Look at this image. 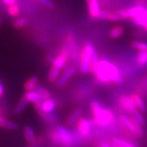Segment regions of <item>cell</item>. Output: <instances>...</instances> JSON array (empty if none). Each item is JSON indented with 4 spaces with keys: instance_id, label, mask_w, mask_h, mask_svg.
<instances>
[{
    "instance_id": "6da1fadb",
    "label": "cell",
    "mask_w": 147,
    "mask_h": 147,
    "mask_svg": "<svg viewBox=\"0 0 147 147\" xmlns=\"http://www.w3.org/2000/svg\"><path fill=\"white\" fill-rule=\"evenodd\" d=\"M90 72L103 84H121L123 82V77L117 67L105 60L99 61L96 64H90Z\"/></svg>"
},
{
    "instance_id": "7a4b0ae2",
    "label": "cell",
    "mask_w": 147,
    "mask_h": 147,
    "mask_svg": "<svg viewBox=\"0 0 147 147\" xmlns=\"http://www.w3.org/2000/svg\"><path fill=\"white\" fill-rule=\"evenodd\" d=\"M90 108L96 125L105 126L111 124L114 119L113 113L108 108H103L97 101L94 100L90 103Z\"/></svg>"
},
{
    "instance_id": "3957f363",
    "label": "cell",
    "mask_w": 147,
    "mask_h": 147,
    "mask_svg": "<svg viewBox=\"0 0 147 147\" xmlns=\"http://www.w3.org/2000/svg\"><path fill=\"white\" fill-rule=\"evenodd\" d=\"M95 52V49L91 43L87 42L84 44L80 58V70L83 74H87L90 72L91 57Z\"/></svg>"
},
{
    "instance_id": "277c9868",
    "label": "cell",
    "mask_w": 147,
    "mask_h": 147,
    "mask_svg": "<svg viewBox=\"0 0 147 147\" xmlns=\"http://www.w3.org/2000/svg\"><path fill=\"white\" fill-rule=\"evenodd\" d=\"M119 122L123 124L127 129H129L130 131L137 137H142L144 134V131L142 130L141 125L134 119L133 117L129 119L125 116H120L119 117Z\"/></svg>"
},
{
    "instance_id": "5b68a950",
    "label": "cell",
    "mask_w": 147,
    "mask_h": 147,
    "mask_svg": "<svg viewBox=\"0 0 147 147\" xmlns=\"http://www.w3.org/2000/svg\"><path fill=\"white\" fill-rule=\"evenodd\" d=\"M34 105H35V109L40 114L42 113L51 114L52 112L54 111L56 106L55 100L51 98L45 99L41 103H36Z\"/></svg>"
},
{
    "instance_id": "8992f818",
    "label": "cell",
    "mask_w": 147,
    "mask_h": 147,
    "mask_svg": "<svg viewBox=\"0 0 147 147\" xmlns=\"http://www.w3.org/2000/svg\"><path fill=\"white\" fill-rule=\"evenodd\" d=\"M69 49H68V47H64L61 49L59 55L56 58H55L54 61L52 63V66L57 67L58 69H61L64 67V65H65L66 62L67 61L68 58H69Z\"/></svg>"
},
{
    "instance_id": "52a82bcc",
    "label": "cell",
    "mask_w": 147,
    "mask_h": 147,
    "mask_svg": "<svg viewBox=\"0 0 147 147\" xmlns=\"http://www.w3.org/2000/svg\"><path fill=\"white\" fill-rule=\"evenodd\" d=\"M92 126L93 125L91 123V120H88L85 118L81 117L77 121V128L82 136H88L90 132V129Z\"/></svg>"
},
{
    "instance_id": "ba28073f",
    "label": "cell",
    "mask_w": 147,
    "mask_h": 147,
    "mask_svg": "<svg viewBox=\"0 0 147 147\" xmlns=\"http://www.w3.org/2000/svg\"><path fill=\"white\" fill-rule=\"evenodd\" d=\"M56 130L58 131L61 140V144L67 146H70L71 144H73V138L72 136V134L63 125L58 126Z\"/></svg>"
},
{
    "instance_id": "9c48e42d",
    "label": "cell",
    "mask_w": 147,
    "mask_h": 147,
    "mask_svg": "<svg viewBox=\"0 0 147 147\" xmlns=\"http://www.w3.org/2000/svg\"><path fill=\"white\" fill-rule=\"evenodd\" d=\"M88 4V12L92 18H99L101 13L99 0H86Z\"/></svg>"
},
{
    "instance_id": "30bf717a",
    "label": "cell",
    "mask_w": 147,
    "mask_h": 147,
    "mask_svg": "<svg viewBox=\"0 0 147 147\" xmlns=\"http://www.w3.org/2000/svg\"><path fill=\"white\" fill-rule=\"evenodd\" d=\"M119 102L121 105V106L125 109L126 111L131 113L132 114L134 111L136 110V107L134 106V103H133L132 100L131 99L130 97L127 96H121L119 97Z\"/></svg>"
},
{
    "instance_id": "8fae6325",
    "label": "cell",
    "mask_w": 147,
    "mask_h": 147,
    "mask_svg": "<svg viewBox=\"0 0 147 147\" xmlns=\"http://www.w3.org/2000/svg\"><path fill=\"white\" fill-rule=\"evenodd\" d=\"M75 69L73 67H69L67 70L61 75V76L60 77L57 81V86L58 88H63V86L67 84L68 81L73 76L75 73Z\"/></svg>"
},
{
    "instance_id": "7c38bea8",
    "label": "cell",
    "mask_w": 147,
    "mask_h": 147,
    "mask_svg": "<svg viewBox=\"0 0 147 147\" xmlns=\"http://www.w3.org/2000/svg\"><path fill=\"white\" fill-rule=\"evenodd\" d=\"M23 96L26 98L28 102H33L34 104L36 103H41L43 102V99L40 96V95L37 92L33 90H30V91H26L25 93V94L23 95Z\"/></svg>"
},
{
    "instance_id": "4fadbf2b",
    "label": "cell",
    "mask_w": 147,
    "mask_h": 147,
    "mask_svg": "<svg viewBox=\"0 0 147 147\" xmlns=\"http://www.w3.org/2000/svg\"><path fill=\"white\" fill-rule=\"evenodd\" d=\"M130 98L132 100L134 106L136 107L138 110L140 111H145L146 110V106L145 103L144 102V101L142 100L140 96H139L138 94H136V93L131 94Z\"/></svg>"
},
{
    "instance_id": "5bb4252c",
    "label": "cell",
    "mask_w": 147,
    "mask_h": 147,
    "mask_svg": "<svg viewBox=\"0 0 147 147\" xmlns=\"http://www.w3.org/2000/svg\"><path fill=\"white\" fill-rule=\"evenodd\" d=\"M23 132H24L25 138H26V140H27L28 144H33L37 140L35 133L34 131V129L32 127L29 126V125L26 126L24 128Z\"/></svg>"
},
{
    "instance_id": "9a60e30c",
    "label": "cell",
    "mask_w": 147,
    "mask_h": 147,
    "mask_svg": "<svg viewBox=\"0 0 147 147\" xmlns=\"http://www.w3.org/2000/svg\"><path fill=\"white\" fill-rule=\"evenodd\" d=\"M82 113V109L81 108H78L76 109H75L70 115L68 117L67 120V124L69 125H73L77 123L78 119L80 118V116Z\"/></svg>"
},
{
    "instance_id": "2e32d148",
    "label": "cell",
    "mask_w": 147,
    "mask_h": 147,
    "mask_svg": "<svg viewBox=\"0 0 147 147\" xmlns=\"http://www.w3.org/2000/svg\"><path fill=\"white\" fill-rule=\"evenodd\" d=\"M99 18L105 20L112 21V22H117L119 21L121 19L116 13H111V12H108V11H101V13L99 15Z\"/></svg>"
},
{
    "instance_id": "e0dca14e",
    "label": "cell",
    "mask_w": 147,
    "mask_h": 147,
    "mask_svg": "<svg viewBox=\"0 0 147 147\" xmlns=\"http://www.w3.org/2000/svg\"><path fill=\"white\" fill-rule=\"evenodd\" d=\"M38 83V78L37 76H32L29 78L28 80H26L24 84V88L26 91L33 90L37 86Z\"/></svg>"
},
{
    "instance_id": "ac0fdd59",
    "label": "cell",
    "mask_w": 147,
    "mask_h": 147,
    "mask_svg": "<svg viewBox=\"0 0 147 147\" xmlns=\"http://www.w3.org/2000/svg\"><path fill=\"white\" fill-rule=\"evenodd\" d=\"M0 127L6 128L7 129H11V130H15L18 128V125L14 122L9 121L0 115Z\"/></svg>"
},
{
    "instance_id": "d6986e66",
    "label": "cell",
    "mask_w": 147,
    "mask_h": 147,
    "mask_svg": "<svg viewBox=\"0 0 147 147\" xmlns=\"http://www.w3.org/2000/svg\"><path fill=\"white\" fill-rule=\"evenodd\" d=\"M60 70H61V69H58L57 67H53V66L51 67L48 76V79L49 81V82H51V83H54V82L58 81V79L59 78L60 76Z\"/></svg>"
},
{
    "instance_id": "ffe728a7",
    "label": "cell",
    "mask_w": 147,
    "mask_h": 147,
    "mask_svg": "<svg viewBox=\"0 0 147 147\" xmlns=\"http://www.w3.org/2000/svg\"><path fill=\"white\" fill-rule=\"evenodd\" d=\"M28 102H28L24 96H22V99L20 100L18 104L17 105V106L15 107L14 111H13L14 114L18 115V114H21L22 112V111L24 110L25 108H26V107L27 106V105H28Z\"/></svg>"
},
{
    "instance_id": "44dd1931",
    "label": "cell",
    "mask_w": 147,
    "mask_h": 147,
    "mask_svg": "<svg viewBox=\"0 0 147 147\" xmlns=\"http://www.w3.org/2000/svg\"><path fill=\"white\" fill-rule=\"evenodd\" d=\"M123 32H124V29L122 26H114L109 32V37L111 39H117L123 35Z\"/></svg>"
},
{
    "instance_id": "7402d4cb",
    "label": "cell",
    "mask_w": 147,
    "mask_h": 147,
    "mask_svg": "<svg viewBox=\"0 0 147 147\" xmlns=\"http://www.w3.org/2000/svg\"><path fill=\"white\" fill-rule=\"evenodd\" d=\"M7 12L10 16L15 17H17L20 14V7H19L18 5L14 3L12 4V5H7Z\"/></svg>"
},
{
    "instance_id": "603a6c76",
    "label": "cell",
    "mask_w": 147,
    "mask_h": 147,
    "mask_svg": "<svg viewBox=\"0 0 147 147\" xmlns=\"http://www.w3.org/2000/svg\"><path fill=\"white\" fill-rule=\"evenodd\" d=\"M28 23H29V21H28V19L26 18V17H21V18L17 19V20L14 21L13 26H14L15 28L20 29V28L26 27Z\"/></svg>"
},
{
    "instance_id": "cb8c5ba5",
    "label": "cell",
    "mask_w": 147,
    "mask_h": 147,
    "mask_svg": "<svg viewBox=\"0 0 147 147\" xmlns=\"http://www.w3.org/2000/svg\"><path fill=\"white\" fill-rule=\"evenodd\" d=\"M34 90L39 94L40 96L42 98L43 100H45V99H49V98H50V93H49L47 90L41 88L40 86H37V87L34 88Z\"/></svg>"
},
{
    "instance_id": "d4e9b609",
    "label": "cell",
    "mask_w": 147,
    "mask_h": 147,
    "mask_svg": "<svg viewBox=\"0 0 147 147\" xmlns=\"http://www.w3.org/2000/svg\"><path fill=\"white\" fill-rule=\"evenodd\" d=\"M137 62L140 65H145L147 63V51H140L137 56Z\"/></svg>"
},
{
    "instance_id": "484cf974",
    "label": "cell",
    "mask_w": 147,
    "mask_h": 147,
    "mask_svg": "<svg viewBox=\"0 0 147 147\" xmlns=\"http://www.w3.org/2000/svg\"><path fill=\"white\" fill-rule=\"evenodd\" d=\"M113 142H114V144H115L118 147H135L132 144L120 138H114Z\"/></svg>"
},
{
    "instance_id": "4316f807",
    "label": "cell",
    "mask_w": 147,
    "mask_h": 147,
    "mask_svg": "<svg viewBox=\"0 0 147 147\" xmlns=\"http://www.w3.org/2000/svg\"><path fill=\"white\" fill-rule=\"evenodd\" d=\"M133 48L138 50L139 52L140 51H147V43L144 42H140V41H133L131 43Z\"/></svg>"
},
{
    "instance_id": "83f0119b",
    "label": "cell",
    "mask_w": 147,
    "mask_h": 147,
    "mask_svg": "<svg viewBox=\"0 0 147 147\" xmlns=\"http://www.w3.org/2000/svg\"><path fill=\"white\" fill-rule=\"evenodd\" d=\"M132 117L134 118V119L138 122L140 125H144L145 124V119H144V117L140 114V112L139 111V110L136 109L132 113Z\"/></svg>"
},
{
    "instance_id": "f1b7e54d",
    "label": "cell",
    "mask_w": 147,
    "mask_h": 147,
    "mask_svg": "<svg viewBox=\"0 0 147 147\" xmlns=\"http://www.w3.org/2000/svg\"><path fill=\"white\" fill-rule=\"evenodd\" d=\"M50 138L52 140L57 144H61V138H60L59 134H58V131L55 130L53 131H52L50 134Z\"/></svg>"
},
{
    "instance_id": "f546056e",
    "label": "cell",
    "mask_w": 147,
    "mask_h": 147,
    "mask_svg": "<svg viewBox=\"0 0 147 147\" xmlns=\"http://www.w3.org/2000/svg\"><path fill=\"white\" fill-rule=\"evenodd\" d=\"M36 1L45 5L46 7H49V8H53L54 7V4L51 0H36Z\"/></svg>"
},
{
    "instance_id": "4dcf8cb0",
    "label": "cell",
    "mask_w": 147,
    "mask_h": 147,
    "mask_svg": "<svg viewBox=\"0 0 147 147\" xmlns=\"http://www.w3.org/2000/svg\"><path fill=\"white\" fill-rule=\"evenodd\" d=\"M47 61L49 62V63H53V61H54V60H55V58L53 57V56L50 55H47Z\"/></svg>"
},
{
    "instance_id": "1f68e13d",
    "label": "cell",
    "mask_w": 147,
    "mask_h": 147,
    "mask_svg": "<svg viewBox=\"0 0 147 147\" xmlns=\"http://www.w3.org/2000/svg\"><path fill=\"white\" fill-rule=\"evenodd\" d=\"M2 1H3L4 3L6 4L7 5H10L16 3V0H2Z\"/></svg>"
},
{
    "instance_id": "d6a6232c",
    "label": "cell",
    "mask_w": 147,
    "mask_h": 147,
    "mask_svg": "<svg viewBox=\"0 0 147 147\" xmlns=\"http://www.w3.org/2000/svg\"><path fill=\"white\" fill-rule=\"evenodd\" d=\"M4 93V88L3 86L2 85V84L0 83V96H2Z\"/></svg>"
},
{
    "instance_id": "836d02e7",
    "label": "cell",
    "mask_w": 147,
    "mask_h": 147,
    "mask_svg": "<svg viewBox=\"0 0 147 147\" xmlns=\"http://www.w3.org/2000/svg\"><path fill=\"white\" fill-rule=\"evenodd\" d=\"M143 28H144V30H146V31L147 32V20L146 21V22L144 23V26H143Z\"/></svg>"
},
{
    "instance_id": "e575fe53",
    "label": "cell",
    "mask_w": 147,
    "mask_h": 147,
    "mask_svg": "<svg viewBox=\"0 0 147 147\" xmlns=\"http://www.w3.org/2000/svg\"><path fill=\"white\" fill-rule=\"evenodd\" d=\"M101 147H111V146L107 144H102V146Z\"/></svg>"
},
{
    "instance_id": "d590c367",
    "label": "cell",
    "mask_w": 147,
    "mask_h": 147,
    "mask_svg": "<svg viewBox=\"0 0 147 147\" xmlns=\"http://www.w3.org/2000/svg\"><path fill=\"white\" fill-rule=\"evenodd\" d=\"M113 147H118V146H116L115 144H114V146H113Z\"/></svg>"
}]
</instances>
